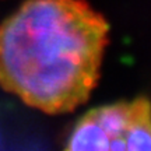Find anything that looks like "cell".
<instances>
[{"mask_svg": "<svg viewBox=\"0 0 151 151\" xmlns=\"http://www.w3.org/2000/svg\"><path fill=\"white\" fill-rule=\"evenodd\" d=\"M66 150H151V104L146 98L94 108L73 126Z\"/></svg>", "mask_w": 151, "mask_h": 151, "instance_id": "cell-2", "label": "cell"}, {"mask_svg": "<svg viewBox=\"0 0 151 151\" xmlns=\"http://www.w3.org/2000/svg\"><path fill=\"white\" fill-rule=\"evenodd\" d=\"M109 25L84 0H27L0 24V86L45 113H66L97 86Z\"/></svg>", "mask_w": 151, "mask_h": 151, "instance_id": "cell-1", "label": "cell"}]
</instances>
